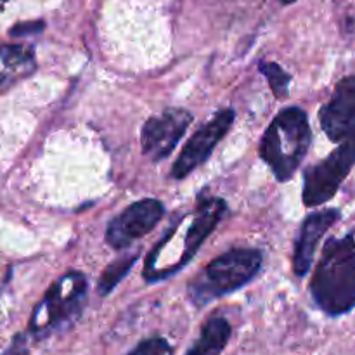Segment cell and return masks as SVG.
I'll list each match as a JSON object with an SVG mask.
<instances>
[{
	"mask_svg": "<svg viewBox=\"0 0 355 355\" xmlns=\"http://www.w3.org/2000/svg\"><path fill=\"white\" fill-rule=\"evenodd\" d=\"M259 69L262 71V75L266 76L267 82H269L274 96H276L277 99L286 97L288 90H290V83H291L290 73L284 71L277 62H267V61L260 62Z\"/></svg>",
	"mask_w": 355,
	"mask_h": 355,
	"instance_id": "9a60e30c",
	"label": "cell"
},
{
	"mask_svg": "<svg viewBox=\"0 0 355 355\" xmlns=\"http://www.w3.org/2000/svg\"><path fill=\"white\" fill-rule=\"evenodd\" d=\"M139 253H130V255L120 257V259L114 260L111 266H107L104 269L103 276L99 277V283H97V291H99L101 297H106L111 291L116 288V284L123 279L128 274V270L132 269V266L137 260Z\"/></svg>",
	"mask_w": 355,
	"mask_h": 355,
	"instance_id": "5bb4252c",
	"label": "cell"
},
{
	"mask_svg": "<svg viewBox=\"0 0 355 355\" xmlns=\"http://www.w3.org/2000/svg\"><path fill=\"white\" fill-rule=\"evenodd\" d=\"M35 69V55L24 45H0V85Z\"/></svg>",
	"mask_w": 355,
	"mask_h": 355,
	"instance_id": "4fadbf2b",
	"label": "cell"
},
{
	"mask_svg": "<svg viewBox=\"0 0 355 355\" xmlns=\"http://www.w3.org/2000/svg\"><path fill=\"white\" fill-rule=\"evenodd\" d=\"M231 331L227 319L214 315L205 322L200 336L189 347L186 355H220L231 338Z\"/></svg>",
	"mask_w": 355,
	"mask_h": 355,
	"instance_id": "7c38bea8",
	"label": "cell"
},
{
	"mask_svg": "<svg viewBox=\"0 0 355 355\" xmlns=\"http://www.w3.org/2000/svg\"><path fill=\"white\" fill-rule=\"evenodd\" d=\"M193 114L180 107H168L149 118L141 132V146L146 158L158 163L168 158L177 142L186 134Z\"/></svg>",
	"mask_w": 355,
	"mask_h": 355,
	"instance_id": "8992f818",
	"label": "cell"
},
{
	"mask_svg": "<svg viewBox=\"0 0 355 355\" xmlns=\"http://www.w3.org/2000/svg\"><path fill=\"white\" fill-rule=\"evenodd\" d=\"M321 128L331 142H342L355 132V75L343 76L333 96L319 111Z\"/></svg>",
	"mask_w": 355,
	"mask_h": 355,
	"instance_id": "9c48e42d",
	"label": "cell"
},
{
	"mask_svg": "<svg viewBox=\"0 0 355 355\" xmlns=\"http://www.w3.org/2000/svg\"><path fill=\"white\" fill-rule=\"evenodd\" d=\"M262 252L255 248H232L211 260L189 283V295L196 305L238 291L259 274Z\"/></svg>",
	"mask_w": 355,
	"mask_h": 355,
	"instance_id": "3957f363",
	"label": "cell"
},
{
	"mask_svg": "<svg viewBox=\"0 0 355 355\" xmlns=\"http://www.w3.org/2000/svg\"><path fill=\"white\" fill-rule=\"evenodd\" d=\"M340 217H342V214L336 208H324V210L307 215V218L302 224L300 232H298L297 241H295L293 270L298 277L307 276L319 241L326 234V231H329L340 220Z\"/></svg>",
	"mask_w": 355,
	"mask_h": 355,
	"instance_id": "8fae6325",
	"label": "cell"
},
{
	"mask_svg": "<svg viewBox=\"0 0 355 355\" xmlns=\"http://www.w3.org/2000/svg\"><path fill=\"white\" fill-rule=\"evenodd\" d=\"M24 347L21 345V338H16V342H14L12 349H10V352L7 355H24Z\"/></svg>",
	"mask_w": 355,
	"mask_h": 355,
	"instance_id": "ac0fdd59",
	"label": "cell"
},
{
	"mask_svg": "<svg viewBox=\"0 0 355 355\" xmlns=\"http://www.w3.org/2000/svg\"><path fill=\"white\" fill-rule=\"evenodd\" d=\"M44 30V23L42 21H33V23H19L9 31L12 37H23V35H31L38 33V31Z\"/></svg>",
	"mask_w": 355,
	"mask_h": 355,
	"instance_id": "e0dca14e",
	"label": "cell"
},
{
	"mask_svg": "<svg viewBox=\"0 0 355 355\" xmlns=\"http://www.w3.org/2000/svg\"><path fill=\"white\" fill-rule=\"evenodd\" d=\"M281 2H283L284 6H290V3H295V2H297V0H281Z\"/></svg>",
	"mask_w": 355,
	"mask_h": 355,
	"instance_id": "d6986e66",
	"label": "cell"
},
{
	"mask_svg": "<svg viewBox=\"0 0 355 355\" xmlns=\"http://www.w3.org/2000/svg\"><path fill=\"white\" fill-rule=\"evenodd\" d=\"M165 215V205L159 200L135 201L128 205L106 227V243L114 250H123L151 232Z\"/></svg>",
	"mask_w": 355,
	"mask_h": 355,
	"instance_id": "52a82bcc",
	"label": "cell"
},
{
	"mask_svg": "<svg viewBox=\"0 0 355 355\" xmlns=\"http://www.w3.org/2000/svg\"><path fill=\"white\" fill-rule=\"evenodd\" d=\"M355 165V132L343 139L338 148L318 165L309 166L304 173L305 207L314 208L328 203L338 193L340 186Z\"/></svg>",
	"mask_w": 355,
	"mask_h": 355,
	"instance_id": "5b68a950",
	"label": "cell"
},
{
	"mask_svg": "<svg viewBox=\"0 0 355 355\" xmlns=\"http://www.w3.org/2000/svg\"><path fill=\"white\" fill-rule=\"evenodd\" d=\"M315 305L331 318L349 314L355 307V238H329L322 248L311 281Z\"/></svg>",
	"mask_w": 355,
	"mask_h": 355,
	"instance_id": "6da1fadb",
	"label": "cell"
},
{
	"mask_svg": "<svg viewBox=\"0 0 355 355\" xmlns=\"http://www.w3.org/2000/svg\"><path fill=\"white\" fill-rule=\"evenodd\" d=\"M87 290L89 284L82 272H68L54 281L35 309L30 322L31 333L37 338H44L71 324L82 314Z\"/></svg>",
	"mask_w": 355,
	"mask_h": 355,
	"instance_id": "277c9868",
	"label": "cell"
},
{
	"mask_svg": "<svg viewBox=\"0 0 355 355\" xmlns=\"http://www.w3.org/2000/svg\"><path fill=\"white\" fill-rule=\"evenodd\" d=\"M225 214H227V205L220 198L201 196L198 200L193 222H191L186 239H184L182 253L179 257V262L175 263V272L193 260V257L201 248L205 239L214 232V229L217 227L218 222L224 218Z\"/></svg>",
	"mask_w": 355,
	"mask_h": 355,
	"instance_id": "30bf717a",
	"label": "cell"
},
{
	"mask_svg": "<svg viewBox=\"0 0 355 355\" xmlns=\"http://www.w3.org/2000/svg\"><path fill=\"white\" fill-rule=\"evenodd\" d=\"M128 355H173V349L165 338H148L139 343Z\"/></svg>",
	"mask_w": 355,
	"mask_h": 355,
	"instance_id": "2e32d148",
	"label": "cell"
},
{
	"mask_svg": "<svg viewBox=\"0 0 355 355\" xmlns=\"http://www.w3.org/2000/svg\"><path fill=\"white\" fill-rule=\"evenodd\" d=\"M236 113L232 110H222L208 121L207 125L194 132L193 137L187 141L184 149L180 151L179 158L175 159L172 166V177L177 180H182L189 175L191 172L203 165L208 158H210L211 151L215 146L224 139L229 128L234 123Z\"/></svg>",
	"mask_w": 355,
	"mask_h": 355,
	"instance_id": "ba28073f",
	"label": "cell"
},
{
	"mask_svg": "<svg viewBox=\"0 0 355 355\" xmlns=\"http://www.w3.org/2000/svg\"><path fill=\"white\" fill-rule=\"evenodd\" d=\"M312 142L309 116L302 107L291 106L279 111L260 141V158L269 165L279 182L297 173Z\"/></svg>",
	"mask_w": 355,
	"mask_h": 355,
	"instance_id": "7a4b0ae2",
	"label": "cell"
}]
</instances>
